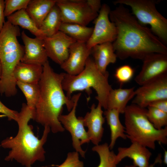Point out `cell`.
Segmentation results:
<instances>
[{
	"label": "cell",
	"instance_id": "9c48e42d",
	"mask_svg": "<svg viewBox=\"0 0 167 167\" xmlns=\"http://www.w3.org/2000/svg\"><path fill=\"white\" fill-rule=\"evenodd\" d=\"M81 94V93L79 92L72 96L74 103L72 109L68 114L60 115L58 120L65 129L70 133L72 146L75 151L82 157L84 158L86 152L82 149L81 146L84 143H89L90 141L84 127L83 117L77 118L75 114L78 102Z\"/></svg>",
	"mask_w": 167,
	"mask_h": 167
},
{
	"label": "cell",
	"instance_id": "7c38bea8",
	"mask_svg": "<svg viewBox=\"0 0 167 167\" xmlns=\"http://www.w3.org/2000/svg\"><path fill=\"white\" fill-rule=\"evenodd\" d=\"M143 60L142 69L135 79L140 86L167 74V54H152Z\"/></svg>",
	"mask_w": 167,
	"mask_h": 167
},
{
	"label": "cell",
	"instance_id": "7402d4cb",
	"mask_svg": "<svg viewBox=\"0 0 167 167\" xmlns=\"http://www.w3.org/2000/svg\"><path fill=\"white\" fill-rule=\"evenodd\" d=\"M103 113L110 130L111 140L109 146L111 150L113 148L118 138L125 139L127 138V136L125 134V127L120 122V113L118 110L115 109H107Z\"/></svg>",
	"mask_w": 167,
	"mask_h": 167
},
{
	"label": "cell",
	"instance_id": "ba28073f",
	"mask_svg": "<svg viewBox=\"0 0 167 167\" xmlns=\"http://www.w3.org/2000/svg\"><path fill=\"white\" fill-rule=\"evenodd\" d=\"M62 23L87 26L97 16L99 12L90 0H56Z\"/></svg>",
	"mask_w": 167,
	"mask_h": 167
},
{
	"label": "cell",
	"instance_id": "1f68e13d",
	"mask_svg": "<svg viewBox=\"0 0 167 167\" xmlns=\"http://www.w3.org/2000/svg\"><path fill=\"white\" fill-rule=\"evenodd\" d=\"M0 113L7 117L9 120H13L17 122L19 112L10 109L4 105L0 101Z\"/></svg>",
	"mask_w": 167,
	"mask_h": 167
},
{
	"label": "cell",
	"instance_id": "ffe728a7",
	"mask_svg": "<svg viewBox=\"0 0 167 167\" xmlns=\"http://www.w3.org/2000/svg\"><path fill=\"white\" fill-rule=\"evenodd\" d=\"M43 72V66L20 62L16 66L14 75L16 81L38 84Z\"/></svg>",
	"mask_w": 167,
	"mask_h": 167
},
{
	"label": "cell",
	"instance_id": "52a82bcc",
	"mask_svg": "<svg viewBox=\"0 0 167 167\" xmlns=\"http://www.w3.org/2000/svg\"><path fill=\"white\" fill-rule=\"evenodd\" d=\"M156 0H117L114 5L130 7L132 14L143 25L149 24L150 29L165 45L167 44V19L157 10Z\"/></svg>",
	"mask_w": 167,
	"mask_h": 167
},
{
	"label": "cell",
	"instance_id": "cb8c5ba5",
	"mask_svg": "<svg viewBox=\"0 0 167 167\" xmlns=\"http://www.w3.org/2000/svg\"><path fill=\"white\" fill-rule=\"evenodd\" d=\"M93 30V28L69 23H62L59 30L76 41L85 43L89 40Z\"/></svg>",
	"mask_w": 167,
	"mask_h": 167
},
{
	"label": "cell",
	"instance_id": "484cf974",
	"mask_svg": "<svg viewBox=\"0 0 167 167\" xmlns=\"http://www.w3.org/2000/svg\"><path fill=\"white\" fill-rule=\"evenodd\" d=\"M16 85L24 95L27 101V105L35 112L36 105L38 101L40 95L38 84H31L16 81Z\"/></svg>",
	"mask_w": 167,
	"mask_h": 167
},
{
	"label": "cell",
	"instance_id": "f1b7e54d",
	"mask_svg": "<svg viewBox=\"0 0 167 167\" xmlns=\"http://www.w3.org/2000/svg\"><path fill=\"white\" fill-rule=\"evenodd\" d=\"M30 0H6L5 1L4 16L6 17L15 12L25 9Z\"/></svg>",
	"mask_w": 167,
	"mask_h": 167
},
{
	"label": "cell",
	"instance_id": "ac0fdd59",
	"mask_svg": "<svg viewBox=\"0 0 167 167\" xmlns=\"http://www.w3.org/2000/svg\"><path fill=\"white\" fill-rule=\"evenodd\" d=\"M91 54L98 69L104 74L108 72L106 70L108 66L115 63L118 58L111 42H106L94 46L91 48Z\"/></svg>",
	"mask_w": 167,
	"mask_h": 167
},
{
	"label": "cell",
	"instance_id": "836d02e7",
	"mask_svg": "<svg viewBox=\"0 0 167 167\" xmlns=\"http://www.w3.org/2000/svg\"><path fill=\"white\" fill-rule=\"evenodd\" d=\"M5 1L0 0V32L5 22L4 14L5 9Z\"/></svg>",
	"mask_w": 167,
	"mask_h": 167
},
{
	"label": "cell",
	"instance_id": "d6986e66",
	"mask_svg": "<svg viewBox=\"0 0 167 167\" xmlns=\"http://www.w3.org/2000/svg\"><path fill=\"white\" fill-rule=\"evenodd\" d=\"M135 90L134 88H112L108 97L107 109H115L124 113L128 103L135 95Z\"/></svg>",
	"mask_w": 167,
	"mask_h": 167
},
{
	"label": "cell",
	"instance_id": "2e32d148",
	"mask_svg": "<svg viewBox=\"0 0 167 167\" xmlns=\"http://www.w3.org/2000/svg\"><path fill=\"white\" fill-rule=\"evenodd\" d=\"M90 111L83 117L84 126L87 127V131L90 141L95 145L99 144L101 141L104 128L103 125L105 122L103 116L102 107L99 103L97 106L93 103L90 108Z\"/></svg>",
	"mask_w": 167,
	"mask_h": 167
},
{
	"label": "cell",
	"instance_id": "9a60e30c",
	"mask_svg": "<svg viewBox=\"0 0 167 167\" xmlns=\"http://www.w3.org/2000/svg\"><path fill=\"white\" fill-rule=\"evenodd\" d=\"M21 37L24 44V54L21 62L43 66L48 61L43 39L28 36L23 31Z\"/></svg>",
	"mask_w": 167,
	"mask_h": 167
},
{
	"label": "cell",
	"instance_id": "603a6c76",
	"mask_svg": "<svg viewBox=\"0 0 167 167\" xmlns=\"http://www.w3.org/2000/svg\"><path fill=\"white\" fill-rule=\"evenodd\" d=\"M6 18L7 21L12 25L28 30L36 37L43 39L46 37L30 17L25 9L17 11Z\"/></svg>",
	"mask_w": 167,
	"mask_h": 167
},
{
	"label": "cell",
	"instance_id": "e0dca14e",
	"mask_svg": "<svg viewBox=\"0 0 167 167\" xmlns=\"http://www.w3.org/2000/svg\"><path fill=\"white\" fill-rule=\"evenodd\" d=\"M152 153L147 148L136 142L132 143L128 147H120L116 155V162L118 165L126 157L132 160L134 165L137 167H147Z\"/></svg>",
	"mask_w": 167,
	"mask_h": 167
},
{
	"label": "cell",
	"instance_id": "d590c367",
	"mask_svg": "<svg viewBox=\"0 0 167 167\" xmlns=\"http://www.w3.org/2000/svg\"><path fill=\"white\" fill-rule=\"evenodd\" d=\"M2 69L1 63L0 61V79H1L2 75Z\"/></svg>",
	"mask_w": 167,
	"mask_h": 167
},
{
	"label": "cell",
	"instance_id": "e575fe53",
	"mask_svg": "<svg viewBox=\"0 0 167 167\" xmlns=\"http://www.w3.org/2000/svg\"><path fill=\"white\" fill-rule=\"evenodd\" d=\"M163 162L165 164H167V151L166 150L165 151Z\"/></svg>",
	"mask_w": 167,
	"mask_h": 167
},
{
	"label": "cell",
	"instance_id": "83f0119b",
	"mask_svg": "<svg viewBox=\"0 0 167 167\" xmlns=\"http://www.w3.org/2000/svg\"><path fill=\"white\" fill-rule=\"evenodd\" d=\"M147 107L148 118L156 129L160 130L167 126V113L151 106Z\"/></svg>",
	"mask_w": 167,
	"mask_h": 167
},
{
	"label": "cell",
	"instance_id": "74e56055",
	"mask_svg": "<svg viewBox=\"0 0 167 167\" xmlns=\"http://www.w3.org/2000/svg\"><path fill=\"white\" fill-rule=\"evenodd\" d=\"M124 167H137L134 165H126Z\"/></svg>",
	"mask_w": 167,
	"mask_h": 167
},
{
	"label": "cell",
	"instance_id": "8d00e7d4",
	"mask_svg": "<svg viewBox=\"0 0 167 167\" xmlns=\"http://www.w3.org/2000/svg\"><path fill=\"white\" fill-rule=\"evenodd\" d=\"M157 163L156 161H155L153 163L149 165L147 167H154V165L156 164Z\"/></svg>",
	"mask_w": 167,
	"mask_h": 167
},
{
	"label": "cell",
	"instance_id": "5bb4252c",
	"mask_svg": "<svg viewBox=\"0 0 167 167\" xmlns=\"http://www.w3.org/2000/svg\"><path fill=\"white\" fill-rule=\"evenodd\" d=\"M91 53V49L87 47L86 43L75 42L70 48L67 59L60 65L61 69L70 75L79 74L84 69Z\"/></svg>",
	"mask_w": 167,
	"mask_h": 167
},
{
	"label": "cell",
	"instance_id": "44dd1931",
	"mask_svg": "<svg viewBox=\"0 0 167 167\" xmlns=\"http://www.w3.org/2000/svg\"><path fill=\"white\" fill-rule=\"evenodd\" d=\"M56 3V0H30L25 10L39 28L43 21Z\"/></svg>",
	"mask_w": 167,
	"mask_h": 167
},
{
	"label": "cell",
	"instance_id": "277c9868",
	"mask_svg": "<svg viewBox=\"0 0 167 167\" xmlns=\"http://www.w3.org/2000/svg\"><path fill=\"white\" fill-rule=\"evenodd\" d=\"M20 35L19 27L8 21L5 22L0 32V61L2 69L0 94L7 97L14 96L17 93L14 71L21 62L24 51V47L17 39Z\"/></svg>",
	"mask_w": 167,
	"mask_h": 167
},
{
	"label": "cell",
	"instance_id": "5b68a950",
	"mask_svg": "<svg viewBox=\"0 0 167 167\" xmlns=\"http://www.w3.org/2000/svg\"><path fill=\"white\" fill-rule=\"evenodd\" d=\"M109 72L103 74L97 68L93 58L89 57L87 60L84 69L79 74L71 75L65 73L62 82L66 96L71 98V94L75 91H85L89 96L91 88L97 94L96 98L102 108L107 109L109 94L112 88L109 84Z\"/></svg>",
	"mask_w": 167,
	"mask_h": 167
},
{
	"label": "cell",
	"instance_id": "30bf717a",
	"mask_svg": "<svg viewBox=\"0 0 167 167\" xmlns=\"http://www.w3.org/2000/svg\"><path fill=\"white\" fill-rule=\"evenodd\" d=\"M110 11L109 6L107 4L101 5L97 16L94 20L95 26L92 34L86 43L89 49L103 43H113L115 40L117 29L115 24L110 20Z\"/></svg>",
	"mask_w": 167,
	"mask_h": 167
},
{
	"label": "cell",
	"instance_id": "d6a6232c",
	"mask_svg": "<svg viewBox=\"0 0 167 167\" xmlns=\"http://www.w3.org/2000/svg\"><path fill=\"white\" fill-rule=\"evenodd\" d=\"M148 106L157 109L167 113V99L160 100L150 104Z\"/></svg>",
	"mask_w": 167,
	"mask_h": 167
},
{
	"label": "cell",
	"instance_id": "6da1fadb",
	"mask_svg": "<svg viewBox=\"0 0 167 167\" xmlns=\"http://www.w3.org/2000/svg\"><path fill=\"white\" fill-rule=\"evenodd\" d=\"M110 11L109 18L115 24L117 36L112 43L117 58L143 60L153 53L167 54V47L152 32L141 24L122 4Z\"/></svg>",
	"mask_w": 167,
	"mask_h": 167
},
{
	"label": "cell",
	"instance_id": "7a4b0ae2",
	"mask_svg": "<svg viewBox=\"0 0 167 167\" xmlns=\"http://www.w3.org/2000/svg\"><path fill=\"white\" fill-rule=\"evenodd\" d=\"M65 73L55 72L49 61L43 66V72L38 83L40 95L36 105L33 119L37 122L49 126L54 133L65 131L58 120L63 106L66 105L70 111L74 105L71 99L65 94L62 82Z\"/></svg>",
	"mask_w": 167,
	"mask_h": 167
},
{
	"label": "cell",
	"instance_id": "4316f807",
	"mask_svg": "<svg viewBox=\"0 0 167 167\" xmlns=\"http://www.w3.org/2000/svg\"><path fill=\"white\" fill-rule=\"evenodd\" d=\"M92 150L97 152L100 157V163L97 167H116V154L110 151L107 143L95 145Z\"/></svg>",
	"mask_w": 167,
	"mask_h": 167
},
{
	"label": "cell",
	"instance_id": "f546056e",
	"mask_svg": "<svg viewBox=\"0 0 167 167\" xmlns=\"http://www.w3.org/2000/svg\"><path fill=\"white\" fill-rule=\"evenodd\" d=\"M134 74V69L130 66L126 65L121 66L116 70L114 76L121 84L129 81Z\"/></svg>",
	"mask_w": 167,
	"mask_h": 167
},
{
	"label": "cell",
	"instance_id": "d4e9b609",
	"mask_svg": "<svg viewBox=\"0 0 167 167\" xmlns=\"http://www.w3.org/2000/svg\"><path fill=\"white\" fill-rule=\"evenodd\" d=\"M62 23L60 10L55 4L43 20L39 28L45 37H50L59 31Z\"/></svg>",
	"mask_w": 167,
	"mask_h": 167
},
{
	"label": "cell",
	"instance_id": "3957f363",
	"mask_svg": "<svg viewBox=\"0 0 167 167\" xmlns=\"http://www.w3.org/2000/svg\"><path fill=\"white\" fill-rule=\"evenodd\" d=\"M34 111L31 110L26 104L22 105L16 122L18 131L14 137H7L1 142V146L11 149L5 160L9 161L15 160L26 167H32L36 161H43L45 160V152L43 146L47 141L50 129L44 126L42 137L39 139L34 135L32 126L28 124L31 119H33Z\"/></svg>",
	"mask_w": 167,
	"mask_h": 167
},
{
	"label": "cell",
	"instance_id": "4fadbf2b",
	"mask_svg": "<svg viewBox=\"0 0 167 167\" xmlns=\"http://www.w3.org/2000/svg\"><path fill=\"white\" fill-rule=\"evenodd\" d=\"M43 41L48 58L60 65L67 59L70 47L76 42L59 31L51 36L45 37Z\"/></svg>",
	"mask_w": 167,
	"mask_h": 167
},
{
	"label": "cell",
	"instance_id": "8fae6325",
	"mask_svg": "<svg viewBox=\"0 0 167 167\" xmlns=\"http://www.w3.org/2000/svg\"><path fill=\"white\" fill-rule=\"evenodd\" d=\"M135 92L132 103L144 108L156 101L167 99V74L141 85Z\"/></svg>",
	"mask_w": 167,
	"mask_h": 167
},
{
	"label": "cell",
	"instance_id": "4dcf8cb0",
	"mask_svg": "<svg viewBox=\"0 0 167 167\" xmlns=\"http://www.w3.org/2000/svg\"><path fill=\"white\" fill-rule=\"evenodd\" d=\"M57 167H84V164L79 160V153L74 151L68 152L64 161Z\"/></svg>",
	"mask_w": 167,
	"mask_h": 167
},
{
	"label": "cell",
	"instance_id": "8992f818",
	"mask_svg": "<svg viewBox=\"0 0 167 167\" xmlns=\"http://www.w3.org/2000/svg\"><path fill=\"white\" fill-rule=\"evenodd\" d=\"M147 109L132 103L127 105L124 114L125 133L131 143H139L154 150L155 142L167 144V126L159 130L148 120Z\"/></svg>",
	"mask_w": 167,
	"mask_h": 167
}]
</instances>
